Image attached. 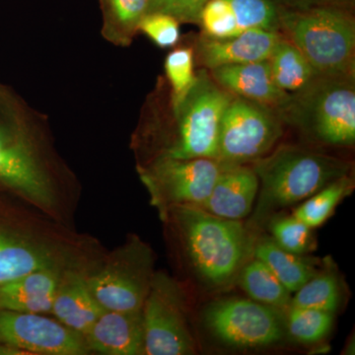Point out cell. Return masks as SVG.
<instances>
[{
  "instance_id": "cell-1",
  "label": "cell",
  "mask_w": 355,
  "mask_h": 355,
  "mask_svg": "<svg viewBox=\"0 0 355 355\" xmlns=\"http://www.w3.org/2000/svg\"><path fill=\"white\" fill-rule=\"evenodd\" d=\"M0 186L74 227L83 195L78 178L58 153L46 116L1 83Z\"/></svg>"
},
{
  "instance_id": "cell-2",
  "label": "cell",
  "mask_w": 355,
  "mask_h": 355,
  "mask_svg": "<svg viewBox=\"0 0 355 355\" xmlns=\"http://www.w3.org/2000/svg\"><path fill=\"white\" fill-rule=\"evenodd\" d=\"M197 72V81L176 106L168 104L161 87L151 98L130 141L137 164L162 158L217 160L222 116L235 96L209 70Z\"/></svg>"
},
{
  "instance_id": "cell-3",
  "label": "cell",
  "mask_w": 355,
  "mask_h": 355,
  "mask_svg": "<svg viewBox=\"0 0 355 355\" xmlns=\"http://www.w3.org/2000/svg\"><path fill=\"white\" fill-rule=\"evenodd\" d=\"M159 217L174 234L193 270L210 286H224L241 270L251 247L241 221L190 205L171 207Z\"/></svg>"
},
{
  "instance_id": "cell-4",
  "label": "cell",
  "mask_w": 355,
  "mask_h": 355,
  "mask_svg": "<svg viewBox=\"0 0 355 355\" xmlns=\"http://www.w3.org/2000/svg\"><path fill=\"white\" fill-rule=\"evenodd\" d=\"M251 167L260 183L253 216L256 226L350 175L352 169V163L343 159L291 144L277 147Z\"/></svg>"
},
{
  "instance_id": "cell-5",
  "label": "cell",
  "mask_w": 355,
  "mask_h": 355,
  "mask_svg": "<svg viewBox=\"0 0 355 355\" xmlns=\"http://www.w3.org/2000/svg\"><path fill=\"white\" fill-rule=\"evenodd\" d=\"M279 32L320 76L355 77V21L349 9L282 6Z\"/></svg>"
},
{
  "instance_id": "cell-6",
  "label": "cell",
  "mask_w": 355,
  "mask_h": 355,
  "mask_svg": "<svg viewBox=\"0 0 355 355\" xmlns=\"http://www.w3.org/2000/svg\"><path fill=\"white\" fill-rule=\"evenodd\" d=\"M355 77H318L291 95L279 112L289 123L324 146L352 147L355 142Z\"/></svg>"
},
{
  "instance_id": "cell-7",
  "label": "cell",
  "mask_w": 355,
  "mask_h": 355,
  "mask_svg": "<svg viewBox=\"0 0 355 355\" xmlns=\"http://www.w3.org/2000/svg\"><path fill=\"white\" fill-rule=\"evenodd\" d=\"M155 254L139 236L128 234L123 244L107 251L86 279L104 310H142L155 273Z\"/></svg>"
},
{
  "instance_id": "cell-8",
  "label": "cell",
  "mask_w": 355,
  "mask_h": 355,
  "mask_svg": "<svg viewBox=\"0 0 355 355\" xmlns=\"http://www.w3.org/2000/svg\"><path fill=\"white\" fill-rule=\"evenodd\" d=\"M141 312L146 355L196 354L186 291L177 279L155 272Z\"/></svg>"
},
{
  "instance_id": "cell-9",
  "label": "cell",
  "mask_w": 355,
  "mask_h": 355,
  "mask_svg": "<svg viewBox=\"0 0 355 355\" xmlns=\"http://www.w3.org/2000/svg\"><path fill=\"white\" fill-rule=\"evenodd\" d=\"M225 165L214 158H162L137 164V172L161 216L174 207H200Z\"/></svg>"
},
{
  "instance_id": "cell-10",
  "label": "cell",
  "mask_w": 355,
  "mask_h": 355,
  "mask_svg": "<svg viewBox=\"0 0 355 355\" xmlns=\"http://www.w3.org/2000/svg\"><path fill=\"white\" fill-rule=\"evenodd\" d=\"M282 123L275 110L234 97L222 116L217 160L241 165L263 157L282 137Z\"/></svg>"
},
{
  "instance_id": "cell-11",
  "label": "cell",
  "mask_w": 355,
  "mask_h": 355,
  "mask_svg": "<svg viewBox=\"0 0 355 355\" xmlns=\"http://www.w3.org/2000/svg\"><path fill=\"white\" fill-rule=\"evenodd\" d=\"M205 326L212 336L232 347H263L279 343L286 333L279 311L252 299L228 298L207 306Z\"/></svg>"
},
{
  "instance_id": "cell-12",
  "label": "cell",
  "mask_w": 355,
  "mask_h": 355,
  "mask_svg": "<svg viewBox=\"0 0 355 355\" xmlns=\"http://www.w3.org/2000/svg\"><path fill=\"white\" fill-rule=\"evenodd\" d=\"M0 345L20 354H91L83 335L39 313L0 309Z\"/></svg>"
},
{
  "instance_id": "cell-13",
  "label": "cell",
  "mask_w": 355,
  "mask_h": 355,
  "mask_svg": "<svg viewBox=\"0 0 355 355\" xmlns=\"http://www.w3.org/2000/svg\"><path fill=\"white\" fill-rule=\"evenodd\" d=\"M282 35L268 30H248L226 39L202 36L198 40L195 55L205 69L248 64L268 60Z\"/></svg>"
},
{
  "instance_id": "cell-14",
  "label": "cell",
  "mask_w": 355,
  "mask_h": 355,
  "mask_svg": "<svg viewBox=\"0 0 355 355\" xmlns=\"http://www.w3.org/2000/svg\"><path fill=\"white\" fill-rule=\"evenodd\" d=\"M209 72L219 86L235 97L268 107L277 113L291 98L275 84L268 60L217 67Z\"/></svg>"
},
{
  "instance_id": "cell-15",
  "label": "cell",
  "mask_w": 355,
  "mask_h": 355,
  "mask_svg": "<svg viewBox=\"0 0 355 355\" xmlns=\"http://www.w3.org/2000/svg\"><path fill=\"white\" fill-rule=\"evenodd\" d=\"M259 187L251 166L226 164L209 197L198 207L221 218L241 220L253 210Z\"/></svg>"
},
{
  "instance_id": "cell-16",
  "label": "cell",
  "mask_w": 355,
  "mask_h": 355,
  "mask_svg": "<svg viewBox=\"0 0 355 355\" xmlns=\"http://www.w3.org/2000/svg\"><path fill=\"white\" fill-rule=\"evenodd\" d=\"M91 354L144 355L142 312L103 309L85 336Z\"/></svg>"
},
{
  "instance_id": "cell-17",
  "label": "cell",
  "mask_w": 355,
  "mask_h": 355,
  "mask_svg": "<svg viewBox=\"0 0 355 355\" xmlns=\"http://www.w3.org/2000/svg\"><path fill=\"white\" fill-rule=\"evenodd\" d=\"M87 273L77 270L62 272L51 315L83 336L90 330L103 308L89 289Z\"/></svg>"
},
{
  "instance_id": "cell-18",
  "label": "cell",
  "mask_w": 355,
  "mask_h": 355,
  "mask_svg": "<svg viewBox=\"0 0 355 355\" xmlns=\"http://www.w3.org/2000/svg\"><path fill=\"white\" fill-rule=\"evenodd\" d=\"M64 272L41 268L0 284V309L51 315Z\"/></svg>"
},
{
  "instance_id": "cell-19",
  "label": "cell",
  "mask_w": 355,
  "mask_h": 355,
  "mask_svg": "<svg viewBox=\"0 0 355 355\" xmlns=\"http://www.w3.org/2000/svg\"><path fill=\"white\" fill-rule=\"evenodd\" d=\"M268 62L275 84L289 95L297 94L320 77L297 46L284 36Z\"/></svg>"
},
{
  "instance_id": "cell-20",
  "label": "cell",
  "mask_w": 355,
  "mask_h": 355,
  "mask_svg": "<svg viewBox=\"0 0 355 355\" xmlns=\"http://www.w3.org/2000/svg\"><path fill=\"white\" fill-rule=\"evenodd\" d=\"M253 253L291 293L297 291L319 272L316 261L303 254L289 253L277 246L272 238H263L257 243Z\"/></svg>"
},
{
  "instance_id": "cell-21",
  "label": "cell",
  "mask_w": 355,
  "mask_h": 355,
  "mask_svg": "<svg viewBox=\"0 0 355 355\" xmlns=\"http://www.w3.org/2000/svg\"><path fill=\"white\" fill-rule=\"evenodd\" d=\"M103 38L120 48H127L139 34L142 18L148 13L149 0H99Z\"/></svg>"
},
{
  "instance_id": "cell-22",
  "label": "cell",
  "mask_w": 355,
  "mask_h": 355,
  "mask_svg": "<svg viewBox=\"0 0 355 355\" xmlns=\"http://www.w3.org/2000/svg\"><path fill=\"white\" fill-rule=\"evenodd\" d=\"M239 284L252 300L270 306L279 311H286L291 306V292L273 275L263 261L254 258L239 272Z\"/></svg>"
},
{
  "instance_id": "cell-23",
  "label": "cell",
  "mask_w": 355,
  "mask_h": 355,
  "mask_svg": "<svg viewBox=\"0 0 355 355\" xmlns=\"http://www.w3.org/2000/svg\"><path fill=\"white\" fill-rule=\"evenodd\" d=\"M354 188V179L352 175H347L336 180L333 183L324 187L294 210L293 214L310 228H316L323 225L328 220L338 203L345 200L352 193Z\"/></svg>"
},
{
  "instance_id": "cell-24",
  "label": "cell",
  "mask_w": 355,
  "mask_h": 355,
  "mask_svg": "<svg viewBox=\"0 0 355 355\" xmlns=\"http://www.w3.org/2000/svg\"><path fill=\"white\" fill-rule=\"evenodd\" d=\"M195 60V50L188 46H177L166 57L164 71L167 95L164 97L171 106L179 104L197 81Z\"/></svg>"
},
{
  "instance_id": "cell-25",
  "label": "cell",
  "mask_w": 355,
  "mask_h": 355,
  "mask_svg": "<svg viewBox=\"0 0 355 355\" xmlns=\"http://www.w3.org/2000/svg\"><path fill=\"white\" fill-rule=\"evenodd\" d=\"M238 34L261 29L279 32V0H228Z\"/></svg>"
},
{
  "instance_id": "cell-26",
  "label": "cell",
  "mask_w": 355,
  "mask_h": 355,
  "mask_svg": "<svg viewBox=\"0 0 355 355\" xmlns=\"http://www.w3.org/2000/svg\"><path fill=\"white\" fill-rule=\"evenodd\" d=\"M291 297V306L326 311L335 314L340 302V289L333 272H318Z\"/></svg>"
},
{
  "instance_id": "cell-27",
  "label": "cell",
  "mask_w": 355,
  "mask_h": 355,
  "mask_svg": "<svg viewBox=\"0 0 355 355\" xmlns=\"http://www.w3.org/2000/svg\"><path fill=\"white\" fill-rule=\"evenodd\" d=\"M334 319V313L289 306L284 324L294 340L302 343H315L329 335Z\"/></svg>"
},
{
  "instance_id": "cell-28",
  "label": "cell",
  "mask_w": 355,
  "mask_h": 355,
  "mask_svg": "<svg viewBox=\"0 0 355 355\" xmlns=\"http://www.w3.org/2000/svg\"><path fill=\"white\" fill-rule=\"evenodd\" d=\"M272 241L289 253L304 254L314 248L312 228L294 216H279L268 220Z\"/></svg>"
},
{
  "instance_id": "cell-29",
  "label": "cell",
  "mask_w": 355,
  "mask_h": 355,
  "mask_svg": "<svg viewBox=\"0 0 355 355\" xmlns=\"http://www.w3.org/2000/svg\"><path fill=\"white\" fill-rule=\"evenodd\" d=\"M181 23L172 16L160 12L147 13L139 26V33L146 35L161 49L176 46L181 40Z\"/></svg>"
},
{
  "instance_id": "cell-30",
  "label": "cell",
  "mask_w": 355,
  "mask_h": 355,
  "mask_svg": "<svg viewBox=\"0 0 355 355\" xmlns=\"http://www.w3.org/2000/svg\"><path fill=\"white\" fill-rule=\"evenodd\" d=\"M207 0H149L148 13L160 12L172 16L180 23L198 24Z\"/></svg>"
},
{
  "instance_id": "cell-31",
  "label": "cell",
  "mask_w": 355,
  "mask_h": 355,
  "mask_svg": "<svg viewBox=\"0 0 355 355\" xmlns=\"http://www.w3.org/2000/svg\"><path fill=\"white\" fill-rule=\"evenodd\" d=\"M289 8H309V7H338L349 9L354 0H279Z\"/></svg>"
}]
</instances>
